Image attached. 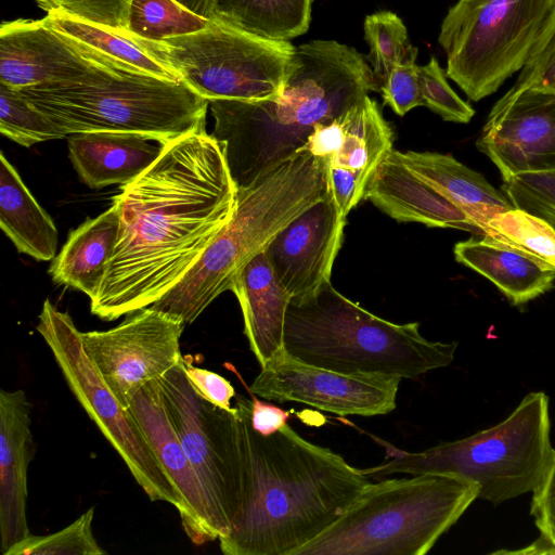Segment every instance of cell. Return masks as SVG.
Listing matches in <instances>:
<instances>
[{
    "label": "cell",
    "mask_w": 555,
    "mask_h": 555,
    "mask_svg": "<svg viewBox=\"0 0 555 555\" xmlns=\"http://www.w3.org/2000/svg\"><path fill=\"white\" fill-rule=\"evenodd\" d=\"M237 189L206 129L167 142L113 198L119 233L91 313L114 321L168 294L231 220Z\"/></svg>",
    "instance_id": "cell-1"
},
{
    "label": "cell",
    "mask_w": 555,
    "mask_h": 555,
    "mask_svg": "<svg viewBox=\"0 0 555 555\" xmlns=\"http://www.w3.org/2000/svg\"><path fill=\"white\" fill-rule=\"evenodd\" d=\"M378 91L354 48L312 40L295 48L278 94L259 101L211 100L212 137L237 190L299 153L314 128Z\"/></svg>",
    "instance_id": "cell-2"
},
{
    "label": "cell",
    "mask_w": 555,
    "mask_h": 555,
    "mask_svg": "<svg viewBox=\"0 0 555 555\" xmlns=\"http://www.w3.org/2000/svg\"><path fill=\"white\" fill-rule=\"evenodd\" d=\"M251 493L231 531L225 555H294L331 527L371 481L362 469L297 434L288 424L263 437L250 425Z\"/></svg>",
    "instance_id": "cell-3"
},
{
    "label": "cell",
    "mask_w": 555,
    "mask_h": 555,
    "mask_svg": "<svg viewBox=\"0 0 555 555\" xmlns=\"http://www.w3.org/2000/svg\"><path fill=\"white\" fill-rule=\"evenodd\" d=\"M456 341H431L418 322L397 324L365 310L330 281L292 298L283 350L300 362L344 374L415 378L454 360Z\"/></svg>",
    "instance_id": "cell-4"
},
{
    "label": "cell",
    "mask_w": 555,
    "mask_h": 555,
    "mask_svg": "<svg viewBox=\"0 0 555 555\" xmlns=\"http://www.w3.org/2000/svg\"><path fill=\"white\" fill-rule=\"evenodd\" d=\"M328 192L322 159L302 150L237 190L229 223L168 294L150 307L194 322L273 237Z\"/></svg>",
    "instance_id": "cell-5"
},
{
    "label": "cell",
    "mask_w": 555,
    "mask_h": 555,
    "mask_svg": "<svg viewBox=\"0 0 555 555\" xmlns=\"http://www.w3.org/2000/svg\"><path fill=\"white\" fill-rule=\"evenodd\" d=\"M450 474L370 482L345 513L294 555H424L478 498Z\"/></svg>",
    "instance_id": "cell-6"
},
{
    "label": "cell",
    "mask_w": 555,
    "mask_h": 555,
    "mask_svg": "<svg viewBox=\"0 0 555 555\" xmlns=\"http://www.w3.org/2000/svg\"><path fill=\"white\" fill-rule=\"evenodd\" d=\"M66 137L120 131L167 143L204 130L209 102L182 80L130 67L105 69L83 80L18 90Z\"/></svg>",
    "instance_id": "cell-7"
},
{
    "label": "cell",
    "mask_w": 555,
    "mask_h": 555,
    "mask_svg": "<svg viewBox=\"0 0 555 555\" xmlns=\"http://www.w3.org/2000/svg\"><path fill=\"white\" fill-rule=\"evenodd\" d=\"M550 429L547 396L530 392L488 429L420 452L393 449L387 461L362 472L370 478L450 474L474 482L478 498L500 504L539 486L555 451Z\"/></svg>",
    "instance_id": "cell-8"
},
{
    "label": "cell",
    "mask_w": 555,
    "mask_h": 555,
    "mask_svg": "<svg viewBox=\"0 0 555 555\" xmlns=\"http://www.w3.org/2000/svg\"><path fill=\"white\" fill-rule=\"evenodd\" d=\"M555 22V0H459L438 41L447 77L472 101L494 93L522 69Z\"/></svg>",
    "instance_id": "cell-9"
},
{
    "label": "cell",
    "mask_w": 555,
    "mask_h": 555,
    "mask_svg": "<svg viewBox=\"0 0 555 555\" xmlns=\"http://www.w3.org/2000/svg\"><path fill=\"white\" fill-rule=\"evenodd\" d=\"M131 37L208 102L259 101L278 94L296 48L214 18L203 30L159 41Z\"/></svg>",
    "instance_id": "cell-10"
},
{
    "label": "cell",
    "mask_w": 555,
    "mask_h": 555,
    "mask_svg": "<svg viewBox=\"0 0 555 555\" xmlns=\"http://www.w3.org/2000/svg\"><path fill=\"white\" fill-rule=\"evenodd\" d=\"M157 380L166 412L188 457L232 529L251 493L245 427L250 400L236 396L233 411L211 404L189 380L184 357Z\"/></svg>",
    "instance_id": "cell-11"
},
{
    "label": "cell",
    "mask_w": 555,
    "mask_h": 555,
    "mask_svg": "<svg viewBox=\"0 0 555 555\" xmlns=\"http://www.w3.org/2000/svg\"><path fill=\"white\" fill-rule=\"evenodd\" d=\"M36 330L82 409L127 465L151 501L180 506L179 494L155 456L141 428L106 386L85 351L81 332L67 312L47 299Z\"/></svg>",
    "instance_id": "cell-12"
},
{
    "label": "cell",
    "mask_w": 555,
    "mask_h": 555,
    "mask_svg": "<svg viewBox=\"0 0 555 555\" xmlns=\"http://www.w3.org/2000/svg\"><path fill=\"white\" fill-rule=\"evenodd\" d=\"M184 323L153 307L126 314L117 326L81 332L86 353L109 390L128 409L135 392L183 358Z\"/></svg>",
    "instance_id": "cell-13"
},
{
    "label": "cell",
    "mask_w": 555,
    "mask_h": 555,
    "mask_svg": "<svg viewBox=\"0 0 555 555\" xmlns=\"http://www.w3.org/2000/svg\"><path fill=\"white\" fill-rule=\"evenodd\" d=\"M401 380L313 366L281 350L261 367L249 389L266 400L299 402L339 416H375L396 409Z\"/></svg>",
    "instance_id": "cell-14"
},
{
    "label": "cell",
    "mask_w": 555,
    "mask_h": 555,
    "mask_svg": "<svg viewBox=\"0 0 555 555\" xmlns=\"http://www.w3.org/2000/svg\"><path fill=\"white\" fill-rule=\"evenodd\" d=\"M392 143L391 127L367 94L345 113L319 124L302 150L322 159L328 192L347 216L364 198L372 176L393 150Z\"/></svg>",
    "instance_id": "cell-15"
},
{
    "label": "cell",
    "mask_w": 555,
    "mask_h": 555,
    "mask_svg": "<svg viewBox=\"0 0 555 555\" xmlns=\"http://www.w3.org/2000/svg\"><path fill=\"white\" fill-rule=\"evenodd\" d=\"M476 145L503 180L555 172V90L514 85L490 111Z\"/></svg>",
    "instance_id": "cell-16"
},
{
    "label": "cell",
    "mask_w": 555,
    "mask_h": 555,
    "mask_svg": "<svg viewBox=\"0 0 555 555\" xmlns=\"http://www.w3.org/2000/svg\"><path fill=\"white\" fill-rule=\"evenodd\" d=\"M116 67L130 66L59 31L44 18L1 24L0 83L7 87L23 90L75 82Z\"/></svg>",
    "instance_id": "cell-17"
},
{
    "label": "cell",
    "mask_w": 555,
    "mask_h": 555,
    "mask_svg": "<svg viewBox=\"0 0 555 555\" xmlns=\"http://www.w3.org/2000/svg\"><path fill=\"white\" fill-rule=\"evenodd\" d=\"M128 410L179 494L178 513L188 538L202 545L227 535L231 526L188 457L166 412L158 380L142 386Z\"/></svg>",
    "instance_id": "cell-18"
},
{
    "label": "cell",
    "mask_w": 555,
    "mask_h": 555,
    "mask_svg": "<svg viewBox=\"0 0 555 555\" xmlns=\"http://www.w3.org/2000/svg\"><path fill=\"white\" fill-rule=\"evenodd\" d=\"M345 224L346 216L327 192L269 243L264 253L292 298L307 295L330 281Z\"/></svg>",
    "instance_id": "cell-19"
},
{
    "label": "cell",
    "mask_w": 555,
    "mask_h": 555,
    "mask_svg": "<svg viewBox=\"0 0 555 555\" xmlns=\"http://www.w3.org/2000/svg\"><path fill=\"white\" fill-rule=\"evenodd\" d=\"M31 405L24 390H0L1 553L30 535L27 524V473L36 453Z\"/></svg>",
    "instance_id": "cell-20"
},
{
    "label": "cell",
    "mask_w": 555,
    "mask_h": 555,
    "mask_svg": "<svg viewBox=\"0 0 555 555\" xmlns=\"http://www.w3.org/2000/svg\"><path fill=\"white\" fill-rule=\"evenodd\" d=\"M364 199L399 222L451 228L476 234L472 219L415 175L392 150L372 176Z\"/></svg>",
    "instance_id": "cell-21"
},
{
    "label": "cell",
    "mask_w": 555,
    "mask_h": 555,
    "mask_svg": "<svg viewBox=\"0 0 555 555\" xmlns=\"http://www.w3.org/2000/svg\"><path fill=\"white\" fill-rule=\"evenodd\" d=\"M165 144L133 132L90 131L68 135L70 162L81 181L91 189L133 181L160 156Z\"/></svg>",
    "instance_id": "cell-22"
},
{
    "label": "cell",
    "mask_w": 555,
    "mask_h": 555,
    "mask_svg": "<svg viewBox=\"0 0 555 555\" xmlns=\"http://www.w3.org/2000/svg\"><path fill=\"white\" fill-rule=\"evenodd\" d=\"M230 291L240 304L249 348L262 367L283 350L285 317L292 297L264 251L237 272Z\"/></svg>",
    "instance_id": "cell-23"
},
{
    "label": "cell",
    "mask_w": 555,
    "mask_h": 555,
    "mask_svg": "<svg viewBox=\"0 0 555 555\" xmlns=\"http://www.w3.org/2000/svg\"><path fill=\"white\" fill-rule=\"evenodd\" d=\"M397 154L415 175L472 219L475 235H481L483 227L495 215L514 207L504 192L496 190L481 173L450 154L414 151H397Z\"/></svg>",
    "instance_id": "cell-24"
},
{
    "label": "cell",
    "mask_w": 555,
    "mask_h": 555,
    "mask_svg": "<svg viewBox=\"0 0 555 555\" xmlns=\"http://www.w3.org/2000/svg\"><path fill=\"white\" fill-rule=\"evenodd\" d=\"M453 253L457 262L492 282L515 306L541 296L554 285L555 270L486 235L456 243Z\"/></svg>",
    "instance_id": "cell-25"
},
{
    "label": "cell",
    "mask_w": 555,
    "mask_h": 555,
    "mask_svg": "<svg viewBox=\"0 0 555 555\" xmlns=\"http://www.w3.org/2000/svg\"><path fill=\"white\" fill-rule=\"evenodd\" d=\"M118 233L119 211L112 204L104 212L87 219L68 234L49 267L52 280L92 298L103 280Z\"/></svg>",
    "instance_id": "cell-26"
},
{
    "label": "cell",
    "mask_w": 555,
    "mask_h": 555,
    "mask_svg": "<svg viewBox=\"0 0 555 555\" xmlns=\"http://www.w3.org/2000/svg\"><path fill=\"white\" fill-rule=\"evenodd\" d=\"M0 227L20 253L39 261L56 255L57 229L17 170L0 154Z\"/></svg>",
    "instance_id": "cell-27"
},
{
    "label": "cell",
    "mask_w": 555,
    "mask_h": 555,
    "mask_svg": "<svg viewBox=\"0 0 555 555\" xmlns=\"http://www.w3.org/2000/svg\"><path fill=\"white\" fill-rule=\"evenodd\" d=\"M312 0H216L211 18L247 34L275 41L304 35Z\"/></svg>",
    "instance_id": "cell-28"
},
{
    "label": "cell",
    "mask_w": 555,
    "mask_h": 555,
    "mask_svg": "<svg viewBox=\"0 0 555 555\" xmlns=\"http://www.w3.org/2000/svg\"><path fill=\"white\" fill-rule=\"evenodd\" d=\"M43 18L59 31L132 68L169 80H181L171 68L126 33H116L59 12H49Z\"/></svg>",
    "instance_id": "cell-29"
},
{
    "label": "cell",
    "mask_w": 555,
    "mask_h": 555,
    "mask_svg": "<svg viewBox=\"0 0 555 555\" xmlns=\"http://www.w3.org/2000/svg\"><path fill=\"white\" fill-rule=\"evenodd\" d=\"M482 235L514 247L555 270V229L537 215L513 207L490 219L479 236Z\"/></svg>",
    "instance_id": "cell-30"
},
{
    "label": "cell",
    "mask_w": 555,
    "mask_h": 555,
    "mask_svg": "<svg viewBox=\"0 0 555 555\" xmlns=\"http://www.w3.org/2000/svg\"><path fill=\"white\" fill-rule=\"evenodd\" d=\"M208 23L178 0H131L127 34L159 41L203 30Z\"/></svg>",
    "instance_id": "cell-31"
},
{
    "label": "cell",
    "mask_w": 555,
    "mask_h": 555,
    "mask_svg": "<svg viewBox=\"0 0 555 555\" xmlns=\"http://www.w3.org/2000/svg\"><path fill=\"white\" fill-rule=\"evenodd\" d=\"M364 38L370 46V63L378 91L395 66L415 63L417 49L410 42L401 18L389 11L367 15Z\"/></svg>",
    "instance_id": "cell-32"
},
{
    "label": "cell",
    "mask_w": 555,
    "mask_h": 555,
    "mask_svg": "<svg viewBox=\"0 0 555 555\" xmlns=\"http://www.w3.org/2000/svg\"><path fill=\"white\" fill-rule=\"evenodd\" d=\"M0 132L15 143L29 147L65 133L21 91L0 83Z\"/></svg>",
    "instance_id": "cell-33"
},
{
    "label": "cell",
    "mask_w": 555,
    "mask_h": 555,
    "mask_svg": "<svg viewBox=\"0 0 555 555\" xmlns=\"http://www.w3.org/2000/svg\"><path fill=\"white\" fill-rule=\"evenodd\" d=\"M95 506H91L64 529L43 537L29 535L10 548L5 555H103L92 521Z\"/></svg>",
    "instance_id": "cell-34"
},
{
    "label": "cell",
    "mask_w": 555,
    "mask_h": 555,
    "mask_svg": "<svg viewBox=\"0 0 555 555\" xmlns=\"http://www.w3.org/2000/svg\"><path fill=\"white\" fill-rule=\"evenodd\" d=\"M417 76L423 106L428 107L446 121L459 124L470 121L475 114L474 108L450 87L447 74L435 57L417 67Z\"/></svg>",
    "instance_id": "cell-35"
},
{
    "label": "cell",
    "mask_w": 555,
    "mask_h": 555,
    "mask_svg": "<svg viewBox=\"0 0 555 555\" xmlns=\"http://www.w3.org/2000/svg\"><path fill=\"white\" fill-rule=\"evenodd\" d=\"M503 181L502 190L514 207L545 219L555 229V172L521 173Z\"/></svg>",
    "instance_id": "cell-36"
},
{
    "label": "cell",
    "mask_w": 555,
    "mask_h": 555,
    "mask_svg": "<svg viewBox=\"0 0 555 555\" xmlns=\"http://www.w3.org/2000/svg\"><path fill=\"white\" fill-rule=\"evenodd\" d=\"M39 8L100 25L116 33L128 31L131 0H34Z\"/></svg>",
    "instance_id": "cell-37"
},
{
    "label": "cell",
    "mask_w": 555,
    "mask_h": 555,
    "mask_svg": "<svg viewBox=\"0 0 555 555\" xmlns=\"http://www.w3.org/2000/svg\"><path fill=\"white\" fill-rule=\"evenodd\" d=\"M417 67L415 63L395 66L379 90L384 103L399 116L423 106Z\"/></svg>",
    "instance_id": "cell-38"
},
{
    "label": "cell",
    "mask_w": 555,
    "mask_h": 555,
    "mask_svg": "<svg viewBox=\"0 0 555 555\" xmlns=\"http://www.w3.org/2000/svg\"><path fill=\"white\" fill-rule=\"evenodd\" d=\"M184 365L189 380L205 400L223 410H234V406H231V399L236 392L227 378L212 371L194 366L189 356L184 357Z\"/></svg>",
    "instance_id": "cell-39"
},
{
    "label": "cell",
    "mask_w": 555,
    "mask_h": 555,
    "mask_svg": "<svg viewBox=\"0 0 555 555\" xmlns=\"http://www.w3.org/2000/svg\"><path fill=\"white\" fill-rule=\"evenodd\" d=\"M515 85L555 90V22L538 51L521 69Z\"/></svg>",
    "instance_id": "cell-40"
},
{
    "label": "cell",
    "mask_w": 555,
    "mask_h": 555,
    "mask_svg": "<svg viewBox=\"0 0 555 555\" xmlns=\"http://www.w3.org/2000/svg\"><path fill=\"white\" fill-rule=\"evenodd\" d=\"M532 494L531 515L534 522L540 533L555 542V451Z\"/></svg>",
    "instance_id": "cell-41"
},
{
    "label": "cell",
    "mask_w": 555,
    "mask_h": 555,
    "mask_svg": "<svg viewBox=\"0 0 555 555\" xmlns=\"http://www.w3.org/2000/svg\"><path fill=\"white\" fill-rule=\"evenodd\" d=\"M224 366L233 371L241 383L250 395V425L251 428L263 437L271 436L287 424L293 411H286L282 408L264 400L258 399L238 374L231 363H224Z\"/></svg>",
    "instance_id": "cell-42"
},
{
    "label": "cell",
    "mask_w": 555,
    "mask_h": 555,
    "mask_svg": "<svg viewBox=\"0 0 555 555\" xmlns=\"http://www.w3.org/2000/svg\"><path fill=\"white\" fill-rule=\"evenodd\" d=\"M189 10L202 15L206 18H211L214 15V8L216 0H178Z\"/></svg>",
    "instance_id": "cell-43"
}]
</instances>
